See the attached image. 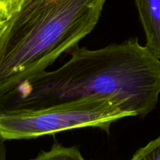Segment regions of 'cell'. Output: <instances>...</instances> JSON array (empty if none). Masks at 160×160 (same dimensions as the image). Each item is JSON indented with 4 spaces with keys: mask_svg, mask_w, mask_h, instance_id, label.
I'll list each match as a JSON object with an SVG mask.
<instances>
[{
    "mask_svg": "<svg viewBox=\"0 0 160 160\" xmlns=\"http://www.w3.org/2000/svg\"><path fill=\"white\" fill-rule=\"evenodd\" d=\"M8 21H9V20H8ZM8 21L0 22V39H1L2 35V34H3V32H4L5 30H6V27H7Z\"/></svg>",
    "mask_w": 160,
    "mask_h": 160,
    "instance_id": "obj_9",
    "label": "cell"
},
{
    "mask_svg": "<svg viewBox=\"0 0 160 160\" xmlns=\"http://www.w3.org/2000/svg\"><path fill=\"white\" fill-rule=\"evenodd\" d=\"M30 160H85L77 147H64L53 144L48 152H42L36 158Z\"/></svg>",
    "mask_w": 160,
    "mask_h": 160,
    "instance_id": "obj_5",
    "label": "cell"
},
{
    "mask_svg": "<svg viewBox=\"0 0 160 160\" xmlns=\"http://www.w3.org/2000/svg\"><path fill=\"white\" fill-rule=\"evenodd\" d=\"M131 160H160V136L137 151Z\"/></svg>",
    "mask_w": 160,
    "mask_h": 160,
    "instance_id": "obj_6",
    "label": "cell"
},
{
    "mask_svg": "<svg viewBox=\"0 0 160 160\" xmlns=\"http://www.w3.org/2000/svg\"><path fill=\"white\" fill-rule=\"evenodd\" d=\"M119 100L90 97L34 109L0 111V136L6 140L32 139L82 127L109 131L111 124L132 117Z\"/></svg>",
    "mask_w": 160,
    "mask_h": 160,
    "instance_id": "obj_3",
    "label": "cell"
},
{
    "mask_svg": "<svg viewBox=\"0 0 160 160\" xmlns=\"http://www.w3.org/2000/svg\"><path fill=\"white\" fill-rule=\"evenodd\" d=\"M25 0H0V22L10 20L20 11Z\"/></svg>",
    "mask_w": 160,
    "mask_h": 160,
    "instance_id": "obj_7",
    "label": "cell"
},
{
    "mask_svg": "<svg viewBox=\"0 0 160 160\" xmlns=\"http://www.w3.org/2000/svg\"><path fill=\"white\" fill-rule=\"evenodd\" d=\"M106 0H25L0 39V94L46 71L96 26Z\"/></svg>",
    "mask_w": 160,
    "mask_h": 160,
    "instance_id": "obj_2",
    "label": "cell"
},
{
    "mask_svg": "<svg viewBox=\"0 0 160 160\" xmlns=\"http://www.w3.org/2000/svg\"><path fill=\"white\" fill-rule=\"evenodd\" d=\"M67 63L0 94V111L34 109L90 97H112L145 117L160 93V60L138 39L97 50L76 47Z\"/></svg>",
    "mask_w": 160,
    "mask_h": 160,
    "instance_id": "obj_1",
    "label": "cell"
},
{
    "mask_svg": "<svg viewBox=\"0 0 160 160\" xmlns=\"http://www.w3.org/2000/svg\"><path fill=\"white\" fill-rule=\"evenodd\" d=\"M4 141V140L0 136V160H6V146Z\"/></svg>",
    "mask_w": 160,
    "mask_h": 160,
    "instance_id": "obj_8",
    "label": "cell"
},
{
    "mask_svg": "<svg viewBox=\"0 0 160 160\" xmlns=\"http://www.w3.org/2000/svg\"><path fill=\"white\" fill-rule=\"evenodd\" d=\"M148 50L160 60V0H134Z\"/></svg>",
    "mask_w": 160,
    "mask_h": 160,
    "instance_id": "obj_4",
    "label": "cell"
}]
</instances>
